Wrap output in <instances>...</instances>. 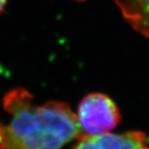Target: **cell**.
<instances>
[{
	"label": "cell",
	"mask_w": 149,
	"mask_h": 149,
	"mask_svg": "<svg viewBox=\"0 0 149 149\" xmlns=\"http://www.w3.org/2000/svg\"><path fill=\"white\" fill-rule=\"evenodd\" d=\"M3 105L11 118L1 124L0 149H61L82 135L76 113L64 102L37 105L32 94L18 88L7 93Z\"/></svg>",
	"instance_id": "1"
},
{
	"label": "cell",
	"mask_w": 149,
	"mask_h": 149,
	"mask_svg": "<svg viewBox=\"0 0 149 149\" xmlns=\"http://www.w3.org/2000/svg\"><path fill=\"white\" fill-rule=\"evenodd\" d=\"M82 134L109 133L120 122L121 114L115 103L102 93H91L82 99L76 114Z\"/></svg>",
	"instance_id": "2"
},
{
	"label": "cell",
	"mask_w": 149,
	"mask_h": 149,
	"mask_svg": "<svg viewBox=\"0 0 149 149\" xmlns=\"http://www.w3.org/2000/svg\"><path fill=\"white\" fill-rule=\"evenodd\" d=\"M72 149H139L145 147L147 137L140 131L85 135L76 139Z\"/></svg>",
	"instance_id": "3"
},
{
	"label": "cell",
	"mask_w": 149,
	"mask_h": 149,
	"mask_svg": "<svg viewBox=\"0 0 149 149\" xmlns=\"http://www.w3.org/2000/svg\"><path fill=\"white\" fill-rule=\"evenodd\" d=\"M123 18L149 40V0H114Z\"/></svg>",
	"instance_id": "4"
},
{
	"label": "cell",
	"mask_w": 149,
	"mask_h": 149,
	"mask_svg": "<svg viewBox=\"0 0 149 149\" xmlns=\"http://www.w3.org/2000/svg\"><path fill=\"white\" fill-rule=\"evenodd\" d=\"M7 1H8V0H0V13H1L2 11L3 10L6 3H7Z\"/></svg>",
	"instance_id": "5"
},
{
	"label": "cell",
	"mask_w": 149,
	"mask_h": 149,
	"mask_svg": "<svg viewBox=\"0 0 149 149\" xmlns=\"http://www.w3.org/2000/svg\"><path fill=\"white\" fill-rule=\"evenodd\" d=\"M139 149H149L148 148H146V147H143V148H141Z\"/></svg>",
	"instance_id": "6"
},
{
	"label": "cell",
	"mask_w": 149,
	"mask_h": 149,
	"mask_svg": "<svg viewBox=\"0 0 149 149\" xmlns=\"http://www.w3.org/2000/svg\"><path fill=\"white\" fill-rule=\"evenodd\" d=\"M77 1H79V2H83V1H85V0H77Z\"/></svg>",
	"instance_id": "7"
},
{
	"label": "cell",
	"mask_w": 149,
	"mask_h": 149,
	"mask_svg": "<svg viewBox=\"0 0 149 149\" xmlns=\"http://www.w3.org/2000/svg\"><path fill=\"white\" fill-rule=\"evenodd\" d=\"M0 127H1V124H0Z\"/></svg>",
	"instance_id": "8"
}]
</instances>
